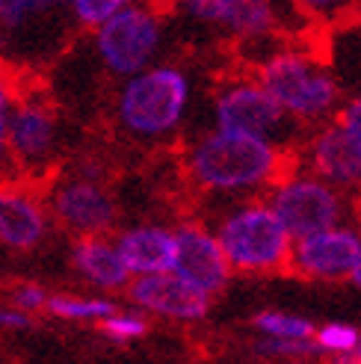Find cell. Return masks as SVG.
Wrapping results in <instances>:
<instances>
[{
    "label": "cell",
    "mask_w": 361,
    "mask_h": 364,
    "mask_svg": "<svg viewBox=\"0 0 361 364\" xmlns=\"http://www.w3.org/2000/svg\"><path fill=\"white\" fill-rule=\"evenodd\" d=\"M291 169V154L279 145L228 131L195 134L184 151L190 184L213 198H255L264 196Z\"/></svg>",
    "instance_id": "1"
},
{
    "label": "cell",
    "mask_w": 361,
    "mask_h": 364,
    "mask_svg": "<svg viewBox=\"0 0 361 364\" xmlns=\"http://www.w3.org/2000/svg\"><path fill=\"white\" fill-rule=\"evenodd\" d=\"M210 213L208 228L213 231L231 272L243 276H273L291 264L293 240L287 237L279 216L264 196L255 198H220Z\"/></svg>",
    "instance_id": "2"
},
{
    "label": "cell",
    "mask_w": 361,
    "mask_h": 364,
    "mask_svg": "<svg viewBox=\"0 0 361 364\" xmlns=\"http://www.w3.org/2000/svg\"><path fill=\"white\" fill-rule=\"evenodd\" d=\"M252 77L299 127H320L335 122L340 104H344V92H340V80L335 77V71L314 53L299 48L273 50L258 63Z\"/></svg>",
    "instance_id": "3"
},
{
    "label": "cell",
    "mask_w": 361,
    "mask_h": 364,
    "mask_svg": "<svg viewBox=\"0 0 361 364\" xmlns=\"http://www.w3.org/2000/svg\"><path fill=\"white\" fill-rule=\"evenodd\" d=\"M193 107V80L175 63H157L122 80L116 95V122L139 142L172 136Z\"/></svg>",
    "instance_id": "4"
},
{
    "label": "cell",
    "mask_w": 361,
    "mask_h": 364,
    "mask_svg": "<svg viewBox=\"0 0 361 364\" xmlns=\"http://www.w3.org/2000/svg\"><path fill=\"white\" fill-rule=\"evenodd\" d=\"M266 205L279 216L281 228L293 243L344 223H355V198L323 184L305 169H287L273 187L264 193Z\"/></svg>",
    "instance_id": "5"
},
{
    "label": "cell",
    "mask_w": 361,
    "mask_h": 364,
    "mask_svg": "<svg viewBox=\"0 0 361 364\" xmlns=\"http://www.w3.org/2000/svg\"><path fill=\"white\" fill-rule=\"evenodd\" d=\"M210 116V127H216V131L273 142L287 154L293 151L299 139V124L281 113V107L264 92L255 77L225 80L213 95Z\"/></svg>",
    "instance_id": "6"
},
{
    "label": "cell",
    "mask_w": 361,
    "mask_h": 364,
    "mask_svg": "<svg viewBox=\"0 0 361 364\" xmlns=\"http://www.w3.org/2000/svg\"><path fill=\"white\" fill-rule=\"evenodd\" d=\"M163 39H166L163 15L142 4H124L110 21L92 33L101 65L122 80L157 65Z\"/></svg>",
    "instance_id": "7"
},
{
    "label": "cell",
    "mask_w": 361,
    "mask_h": 364,
    "mask_svg": "<svg viewBox=\"0 0 361 364\" xmlns=\"http://www.w3.org/2000/svg\"><path fill=\"white\" fill-rule=\"evenodd\" d=\"M48 216L50 223L80 237H110L119 223V205L101 178L68 175L53 184L48 193Z\"/></svg>",
    "instance_id": "8"
},
{
    "label": "cell",
    "mask_w": 361,
    "mask_h": 364,
    "mask_svg": "<svg viewBox=\"0 0 361 364\" xmlns=\"http://www.w3.org/2000/svg\"><path fill=\"white\" fill-rule=\"evenodd\" d=\"M361 258V225L344 223L311 237H302L291 249V264L296 276L311 282H350Z\"/></svg>",
    "instance_id": "9"
},
{
    "label": "cell",
    "mask_w": 361,
    "mask_h": 364,
    "mask_svg": "<svg viewBox=\"0 0 361 364\" xmlns=\"http://www.w3.org/2000/svg\"><path fill=\"white\" fill-rule=\"evenodd\" d=\"M172 234H175V258L169 272H175L180 282H187L195 290L208 294L210 299H216L231 284L234 272L208 223L187 220L178 228H172Z\"/></svg>",
    "instance_id": "10"
},
{
    "label": "cell",
    "mask_w": 361,
    "mask_h": 364,
    "mask_svg": "<svg viewBox=\"0 0 361 364\" xmlns=\"http://www.w3.org/2000/svg\"><path fill=\"white\" fill-rule=\"evenodd\" d=\"M296 151L299 154L293 166L320 178L323 184L335 187L338 193L355 198V202L361 198V160L352 151L344 131L338 127V122L320 124L317 131L305 136V142Z\"/></svg>",
    "instance_id": "11"
},
{
    "label": "cell",
    "mask_w": 361,
    "mask_h": 364,
    "mask_svg": "<svg viewBox=\"0 0 361 364\" xmlns=\"http://www.w3.org/2000/svg\"><path fill=\"white\" fill-rule=\"evenodd\" d=\"M57 142H60V124L50 104H45V98L18 95L6 131L9 160H15L18 166L30 172L45 169L53 160V154H57Z\"/></svg>",
    "instance_id": "12"
},
{
    "label": "cell",
    "mask_w": 361,
    "mask_h": 364,
    "mask_svg": "<svg viewBox=\"0 0 361 364\" xmlns=\"http://www.w3.org/2000/svg\"><path fill=\"white\" fill-rule=\"evenodd\" d=\"M128 299L139 314L163 317L175 323H202L210 314L213 299L193 284L180 282L175 272H160V276L131 279Z\"/></svg>",
    "instance_id": "13"
},
{
    "label": "cell",
    "mask_w": 361,
    "mask_h": 364,
    "mask_svg": "<svg viewBox=\"0 0 361 364\" xmlns=\"http://www.w3.org/2000/svg\"><path fill=\"white\" fill-rule=\"evenodd\" d=\"M50 231L48 208L21 184H0V243L12 252H33Z\"/></svg>",
    "instance_id": "14"
},
{
    "label": "cell",
    "mask_w": 361,
    "mask_h": 364,
    "mask_svg": "<svg viewBox=\"0 0 361 364\" xmlns=\"http://www.w3.org/2000/svg\"><path fill=\"white\" fill-rule=\"evenodd\" d=\"M180 9L208 27L228 30L237 39H261L279 24L276 6L266 0H187Z\"/></svg>",
    "instance_id": "15"
},
{
    "label": "cell",
    "mask_w": 361,
    "mask_h": 364,
    "mask_svg": "<svg viewBox=\"0 0 361 364\" xmlns=\"http://www.w3.org/2000/svg\"><path fill=\"white\" fill-rule=\"evenodd\" d=\"M116 252L122 264L128 267L131 279H146V276H160V272L172 269L175 258V234L166 225L157 223H142L122 228L116 234Z\"/></svg>",
    "instance_id": "16"
},
{
    "label": "cell",
    "mask_w": 361,
    "mask_h": 364,
    "mask_svg": "<svg viewBox=\"0 0 361 364\" xmlns=\"http://www.w3.org/2000/svg\"><path fill=\"white\" fill-rule=\"evenodd\" d=\"M71 267L77 276L101 290V294H116V290H128L131 272L122 264L116 243L110 237H80L71 243Z\"/></svg>",
    "instance_id": "17"
},
{
    "label": "cell",
    "mask_w": 361,
    "mask_h": 364,
    "mask_svg": "<svg viewBox=\"0 0 361 364\" xmlns=\"http://www.w3.org/2000/svg\"><path fill=\"white\" fill-rule=\"evenodd\" d=\"M45 311L68 323H95L101 326L116 311V302L107 296H80V294H50Z\"/></svg>",
    "instance_id": "18"
},
{
    "label": "cell",
    "mask_w": 361,
    "mask_h": 364,
    "mask_svg": "<svg viewBox=\"0 0 361 364\" xmlns=\"http://www.w3.org/2000/svg\"><path fill=\"white\" fill-rule=\"evenodd\" d=\"M255 332L266 341H311L317 326L293 311H279V308H264L252 317Z\"/></svg>",
    "instance_id": "19"
},
{
    "label": "cell",
    "mask_w": 361,
    "mask_h": 364,
    "mask_svg": "<svg viewBox=\"0 0 361 364\" xmlns=\"http://www.w3.org/2000/svg\"><path fill=\"white\" fill-rule=\"evenodd\" d=\"M57 9L63 6L45 0H0V39H18L24 30L57 15Z\"/></svg>",
    "instance_id": "20"
},
{
    "label": "cell",
    "mask_w": 361,
    "mask_h": 364,
    "mask_svg": "<svg viewBox=\"0 0 361 364\" xmlns=\"http://www.w3.org/2000/svg\"><path fill=\"white\" fill-rule=\"evenodd\" d=\"M361 329H355L352 323H340V320H329L314 329V347L320 355H332V358H344L352 355L358 347Z\"/></svg>",
    "instance_id": "21"
},
{
    "label": "cell",
    "mask_w": 361,
    "mask_h": 364,
    "mask_svg": "<svg viewBox=\"0 0 361 364\" xmlns=\"http://www.w3.org/2000/svg\"><path fill=\"white\" fill-rule=\"evenodd\" d=\"M98 329L110 343H134V341L149 335V317L139 314L136 308H131V311L128 308H116Z\"/></svg>",
    "instance_id": "22"
},
{
    "label": "cell",
    "mask_w": 361,
    "mask_h": 364,
    "mask_svg": "<svg viewBox=\"0 0 361 364\" xmlns=\"http://www.w3.org/2000/svg\"><path fill=\"white\" fill-rule=\"evenodd\" d=\"M128 4V0H71V4L65 6L68 9V15L75 18V21L80 24V27H86V30H98V27H104L110 18Z\"/></svg>",
    "instance_id": "23"
},
{
    "label": "cell",
    "mask_w": 361,
    "mask_h": 364,
    "mask_svg": "<svg viewBox=\"0 0 361 364\" xmlns=\"http://www.w3.org/2000/svg\"><path fill=\"white\" fill-rule=\"evenodd\" d=\"M15 80L9 77V71L0 65V169L9 163V149H6V131H9V116L15 107Z\"/></svg>",
    "instance_id": "24"
},
{
    "label": "cell",
    "mask_w": 361,
    "mask_h": 364,
    "mask_svg": "<svg viewBox=\"0 0 361 364\" xmlns=\"http://www.w3.org/2000/svg\"><path fill=\"white\" fill-rule=\"evenodd\" d=\"M335 122H338L340 131H344V136H347L350 145H352V151H355L358 160H361V92L340 104Z\"/></svg>",
    "instance_id": "25"
},
{
    "label": "cell",
    "mask_w": 361,
    "mask_h": 364,
    "mask_svg": "<svg viewBox=\"0 0 361 364\" xmlns=\"http://www.w3.org/2000/svg\"><path fill=\"white\" fill-rule=\"evenodd\" d=\"M9 305L18 308V311H24V314H39L45 311V305L50 299V294L42 287V284H33V282H24V284H15L12 287V294H9Z\"/></svg>",
    "instance_id": "26"
},
{
    "label": "cell",
    "mask_w": 361,
    "mask_h": 364,
    "mask_svg": "<svg viewBox=\"0 0 361 364\" xmlns=\"http://www.w3.org/2000/svg\"><path fill=\"white\" fill-rule=\"evenodd\" d=\"M0 329L4 332H27L33 329V317L12 305H0Z\"/></svg>",
    "instance_id": "27"
},
{
    "label": "cell",
    "mask_w": 361,
    "mask_h": 364,
    "mask_svg": "<svg viewBox=\"0 0 361 364\" xmlns=\"http://www.w3.org/2000/svg\"><path fill=\"white\" fill-rule=\"evenodd\" d=\"M350 282L361 290V258H358V264H355V269H352V276H350Z\"/></svg>",
    "instance_id": "28"
},
{
    "label": "cell",
    "mask_w": 361,
    "mask_h": 364,
    "mask_svg": "<svg viewBox=\"0 0 361 364\" xmlns=\"http://www.w3.org/2000/svg\"><path fill=\"white\" fill-rule=\"evenodd\" d=\"M284 364H311V361H284Z\"/></svg>",
    "instance_id": "29"
},
{
    "label": "cell",
    "mask_w": 361,
    "mask_h": 364,
    "mask_svg": "<svg viewBox=\"0 0 361 364\" xmlns=\"http://www.w3.org/2000/svg\"><path fill=\"white\" fill-rule=\"evenodd\" d=\"M355 208H358V213H361V198H358V202H355Z\"/></svg>",
    "instance_id": "30"
}]
</instances>
